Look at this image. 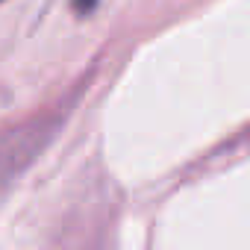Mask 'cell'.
I'll return each instance as SVG.
<instances>
[{"instance_id": "cell-1", "label": "cell", "mask_w": 250, "mask_h": 250, "mask_svg": "<svg viewBox=\"0 0 250 250\" xmlns=\"http://www.w3.org/2000/svg\"><path fill=\"white\" fill-rule=\"evenodd\" d=\"M94 6H97V0H74V9H77L80 15H88Z\"/></svg>"}]
</instances>
